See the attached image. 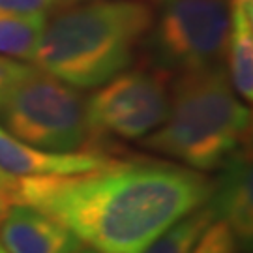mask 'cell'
Instances as JSON below:
<instances>
[{
    "label": "cell",
    "instance_id": "obj_1",
    "mask_svg": "<svg viewBox=\"0 0 253 253\" xmlns=\"http://www.w3.org/2000/svg\"><path fill=\"white\" fill-rule=\"evenodd\" d=\"M212 190L214 180L182 165L120 160L86 174L23 176L9 199L54 217L98 253H143Z\"/></svg>",
    "mask_w": 253,
    "mask_h": 253
},
{
    "label": "cell",
    "instance_id": "obj_2",
    "mask_svg": "<svg viewBox=\"0 0 253 253\" xmlns=\"http://www.w3.org/2000/svg\"><path fill=\"white\" fill-rule=\"evenodd\" d=\"M152 17L141 0L70 4L47 19L34 62L73 88H98L129 68Z\"/></svg>",
    "mask_w": 253,
    "mask_h": 253
},
{
    "label": "cell",
    "instance_id": "obj_3",
    "mask_svg": "<svg viewBox=\"0 0 253 253\" xmlns=\"http://www.w3.org/2000/svg\"><path fill=\"white\" fill-rule=\"evenodd\" d=\"M250 109L236 98L225 70L216 66L176 75L169 115L143 145L193 171H216L250 145Z\"/></svg>",
    "mask_w": 253,
    "mask_h": 253
},
{
    "label": "cell",
    "instance_id": "obj_4",
    "mask_svg": "<svg viewBox=\"0 0 253 253\" xmlns=\"http://www.w3.org/2000/svg\"><path fill=\"white\" fill-rule=\"evenodd\" d=\"M0 126L49 152H77L90 145L86 100L36 66L0 101Z\"/></svg>",
    "mask_w": 253,
    "mask_h": 253
},
{
    "label": "cell",
    "instance_id": "obj_5",
    "mask_svg": "<svg viewBox=\"0 0 253 253\" xmlns=\"http://www.w3.org/2000/svg\"><path fill=\"white\" fill-rule=\"evenodd\" d=\"M229 32L227 0H158L145 36L150 64L171 75L221 66Z\"/></svg>",
    "mask_w": 253,
    "mask_h": 253
},
{
    "label": "cell",
    "instance_id": "obj_6",
    "mask_svg": "<svg viewBox=\"0 0 253 253\" xmlns=\"http://www.w3.org/2000/svg\"><path fill=\"white\" fill-rule=\"evenodd\" d=\"M172 75L154 64L118 73L86 100L90 143L139 141L162 126L171 109Z\"/></svg>",
    "mask_w": 253,
    "mask_h": 253
},
{
    "label": "cell",
    "instance_id": "obj_7",
    "mask_svg": "<svg viewBox=\"0 0 253 253\" xmlns=\"http://www.w3.org/2000/svg\"><path fill=\"white\" fill-rule=\"evenodd\" d=\"M124 158L84 148L77 152H49L9 135L0 126V169L9 176H73L101 171Z\"/></svg>",
    "mask_w": 253,
    "mask_h": 253
},
{
    "label": "cell",
    "instance_id": "obj_8",
    "mask_svg": "<svg viewBox=\"0 0 253 253\" xmlns=\"http://www.w3.org/2000/svg\"><path fill=\"white\" fill-rule=\"evenodd\" d=\"M81 240L54 217L15 203L0 223V246L6 253H75Z\"/></svg>",
    "mask_w": 253,
    "mask_h": 253
},
{
    "label": "cell",
    "instance_id": "obj_9",
    "mask_svg": "<svg viewBox=\"0 0 253 253\" xmlns=\"http://www.w3.org/2000/svg\"><path fill=\"white\" fill-rule=\"evenodd\" d=\"M208 199L216 217H221L236 236L240 248H250L253 238V190L250 145L231 156L221 167Z\"/></svg>",
    "mask_w": 253,
    "mask_h": 253
},
{
    "label": "cell",
    "instance_id": "obj_10",
    "mask_svg": "<svg viewBox=\"0 0 253 253\" xmlns=\"http://www.w3.org/2000/svg\"><path fill=\"white\" fill-rule=\"evenodd\" d=\"M229 81L246 101L253 100V11L231 8V32L227 43Z\"/></svg>",
    "mask_w": 253,
    "mask_h": 253
},
{
    "label": "cell",
    "instance_id": "obj_11",
    "mask_svg": "<svg viewBox=\"0 0 253 253\" xmlns=\"http://www.w3.org/2000/svg\"><path fill=\"white\" fill-rule=\"evenodd\" d=\"M45 23L47 15L42 13L23 15L0 11V54L34 62Z\"/></svg>",
    "mask_w": 253,
    "mask_h": 253
},
{
    "label": "cell",
    "instance_id": "obj_12",
    "mask_svg": "<svg viewBox=\"0 0 253 253\" xmlns=\"http://www.w3.org/2000/svg\"><path fill=\"white\" fill-rule=\"evenodd\" d=\"M214 219H216V214L207 203L186 217H182L172 227H169L143 253H191L193 246L197 244L205 229Z\"/></svg>",
    "mask_w": 253,
    "mask_h": 253
},
{
    "label": "cell",
    "instance_id": "obj_13",
    "mask_svg": "<svg viewBox=\"0 0 253 253\" xmlns=\"http://www.w3.org/2000/svg\"><path fill=\"white\" fill-rule=\"evenodd\" d=\"M238 240L223 219H214L205 229L191 253H236Z\"/></svg>",
    "mask_w": 253,
    "mask_h": 253
},
{
    "label": "cell",
    "instance_id": "obj_14",
    "mask_svg": "<svg viewBox=\"0 0 253 253\" xmlns=\"http://www.w3.org/2000/svg\"><path fill=\"white\" fill-rule=\"evenodd\" d=\"M70 4H75V2L72 0H0V11L23 13V15H32V13L47 15L49 11H56Z\"/></svg>",
    "mask_w": 253,
    "mask_h": 253
},
{
    "label": "cell",
    "instance_id": "obj_15",
    "mask_svg": "<svg viewBox=\"0 0 253 253\" xmlns=\"http://www.w3.org/2000/svg\"><path fill=\"white\" fill-rule=\"evenodd\" d=\"M30 70H32V64H23L21 60H15V58L0 54V101L8 96V92Z\"/></svg>",
    "mask_w": 253,
    "mask_h": 253
},
{
    "label": "cell",
    "instance_id": "obj_16",
    "mask_svg": "<svg viewBox=\"0 0 253 253\" xmlns=\"http://www.w3.org/2000/svg\"><path fill=\"white\" fill-rule=\"evenodd\" d=\"M15 184H17L15 176H9L8 172H4L2 169H0V190L6 191L8 195H11V191H13V188H15Z\"/></svg>",
    "mask_w": 253,
    "mask_h": 253
},
{
    "label": "cell",
    "instance_id": "obj_17",
    "mask_svg": "<svg viewBox=\"0 0 253 253\" xmlns=\"http://www.w3.org/2000/svg\"><path fill=\"white\" fill-rule=\"evenodd\" d=\"M9 195L6 193V191L0 190V223H2V219H4V216H6V212H8L9 208Z\"/></svg>",
    "mask_w": 253,
    "mask_h": 253
},
{
    "label": "cell",
    "instance_id": "obj_18",
    "mask_svg": "<svg viewBox=\"0 0 253 253\" xmlns=\"http://www.w3.org/2000/svg\"><path fill=\"white\" fill-rule=\"evenodd\" d=\"M75 253H98V252H96V250H83V248H79Z\"/></svg>",
    "mask_w": 253,
    "mask_h": 253
},
{
    "label": "cell",
    "instance_id": "obj_19",
    "mask_svg": "<svg viewBox=\"0 0 253 253\" xmlns=\"http://www.w3.org/2000/svg\"><path fill=\"white\" fill-rule=\"evenodd\" d=\"M72 2H84V0H72Z\"/></svg>",
    "mask_w": 253,
    "mask_h": 253
},
{
    "label": "cell",
    "instance_id": "obj_20",
    "mask_svg": "<svg viewBox=\"0 0 253 253\" xmlns=\"http://www.w3.org/2000/svg\"><path fill=\"white\" fill-rule=\"evenodd\" d=\"M0 253H6V252H4V250H2V246H0Z\"/></svg>",
    "mask_w": 253,
    "mask_h": 253
}]
</instances>
